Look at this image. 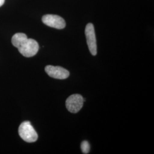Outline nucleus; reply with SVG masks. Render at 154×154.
<instances>
[{
  "instance_id": "f257e3e1",
  "label": "nucleus",
  "mask_w": 154,
  "mask_h": 154,
  "mask_svg": "<svg viewBox=\"0 0 154 154\" xmlns=\"http://www.w3.org/2000/svg\"><path fill=\"white\" fill-rule=\"evenodd\" d=\"M11 43L25 57H33L38 51V42L33 39L28 38L27 35L24 33L15 34L11 39Z\"/></svg>"
},
{
  "instance_id": "f03ea898",
  "label": "nucleus",
  "mask_w": 154,
  "mask_h": 154,
  "mask_svg": "<svg viewBox=\"0 0 154 154\" xmlns=\"http://www.w3.org/2000/svg\"><path fill=\"white\" fill-rule=\"evenodd\" d=\"M18 134L20 137L28 143L35 142L38 139V134L30 122H23L20 125Z\"/></svg>"
},
{
  "instance_id": "7ed1b4c3",
  "label": "nucleus",
  "mask_w": 154,
  "mask_h": 154,
  "mask_svg": "<svg viewBox=\"0 0 154 154\" xmlns=\"http://www.w3.org/2000/svg\"><path fill=\"white\" fill-rule=\"evenodd\" d=\"M85 35L87 40V44L91 54L93 55H97V39L95 33V29L93 23H89L86 25L85 28Z\"/></svg>"
},
{
  "instance_id": "20e7f679",
  "label": "nucleus",
  "mask_w": 154,
  "mask_h": 154,
  "mask_svg": "<svg viewBox=\"0 0 154 154\" xmlns=\"http://www.w3.org/2000/svg\"><path fill=\"white\" fill-rule=\"evenodd\" d=\"M84 99L79 94H73L66 99V106L69 111L72 113H77L82 109Z\"/></svg>"
},
{
  "instance_id": "39448f33",
  "label": "nucleus",
  "mask_w": 154,
  "mask_h": 154,
  "mask_svg": "<svg viewBox=\"0 0 154 154\" xmlns=\"http://www.w3.org/2000/svg\"><path fill=\"white\" fill-rule=\"evenodd\" d=\"M42 21L46 25L57 29H62L66 26V22L63 18L57 15H45L42 18Z\"/></svg>"
},
{
  "instance_id": "423d86ee",
  "label": "nucleus",
  "mask_w": 154,
  "mask_h": 154,
  "mask_svg": "<svg viewBox=\"0 0 154 154\" xmlns=\"http://www.w3.org/2000/svg\"><path fill=\"white\" fill-rule=\"evenodd\" d=\"M45 72L50 77L58 79H65L70 75L68 70L60 66L48 65L45 67Z\"/></svg>"
},
{
  "instance_id": "0eeeda50",
  "label": "nucleus",
  "mask_w": 154,
  "mask_h": 154,
  "mask_svg": "<svg viewBox=\"0 0 154 154\" xmlns=\"http://www.w3.org/2000/svg\"><path fill=\"white\" fill-rule=\"evenodd\" d=\"M81 149H82V152L83 154H88L89 151H90V144L88 141H83L81 143Z\"/></svg>"
},
{
  "instance_id": "6e6552de",
  "label": "nucleus",
  "mask_w": 154,
  "mask_h": 154,
  "mask_svg": "<svg viewBox=\"0 0 154 154\" xmlns=\"http://www.w3.org/2000/svg\"><path fill=\"white\" fill-rule=\"evenodd\" d=\"M4 2H5V0H0V7L3 5Z\"/></svg>"
}]
</instances>
